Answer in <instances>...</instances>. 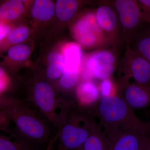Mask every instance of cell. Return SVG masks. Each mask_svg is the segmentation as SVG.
Segmentation results:
<instances>
[{
	"instance_id": "1",
	"label": "cell",
	"mask_w": 150,
	"mask_h": 150,
	"mask_svg": "<svg viewBox=\"0 0 150 150\" xmlns=\"http://www.w3.org/2000/svg\"><path fill=\"white\" fill-rule=\"evenodd\" d=\"M0 110L25 139L41 149H46L56 134H53L50 122L31 104Z\"/></svg>"
},
{
	"instance_id": "2",
	"label": "cell",
	"mask_w": 150,
	"mask_h": 150,
	"mask_svg": "<svg viewBox=\"0 0 150 150\" xmlns=\"http://www.w3.org/2000/svg\"><path fill=\"white\" fill-rule=\"evenodd\" d=\"M27 100L45 116L57 132L64 124L75 104L74 101L56 94L51 85L44 81H36Z\"/></svg>"
},
{
	"instance_id": "3",
	"label": "cell",
	"mask_w": 150,
	"mask_h": 150,
	"mask_svg": "<svg viewBox=\"0 0 150 150\" xmlns=\"http://www.w3.org/2000/svg\"><path fill=\"white\" fill-rule=\"evenodd\" d=\"M87 109L98 119L104 131L134 126L143 122L122 98L117 96L102 97Z\"/></svg>"
},
{
	"instance_id": "4",
	"label": "cell",
	"mask_w": 150,
	"mask_h": 150,
	"mask_svg": "<svg viewBox=\"0 0 150 150\" xmlns=\"http://www.w3.org/2000/svg\"><path fill=\"white\" fill-rule=\"evenodd\" d=\"M96 118L87 108L76 103L70 109L67 120L57 131V150H76L83 144L90 134Z\"/></svg>"
},
{
	"instance_id": "5",
	"label": "cell",
	"mask_w": 150,
	"mask_h": 150,
	"mask_svg": "<svg viewBox=\"0 0 150 150\" xmlns=\"http://www.w3.org/2000/svg\"><path fill=\"white\" fill-rule=\"evenodd\" d=\"M150 125L143 121L137 125L104 131L110 150H143L150 141Z\"/></svg>"
},
{
	"instance_id": "6",
	"label": "cell",
	"mask_w": 150,
	"mask_h": 150,
	"mask_svg": "<svg viewBox=\"0 0 150 150\" xmlns=\"http://www.w3.org/2000/svg\"><path fill=\"white\" fill-rule=\"evenodd\" d=\"M115 58L110 52L101 51L95 53L89 59L88 67L93 77L104 79L114 71Z\"/></svg>"
},
{
	"instance_id": "7",
	"label": "cell",
	"mask_w": 150,
	"mask_h": 150,
	"mask_svg": "<svg viewBox=\"0 0 150 150\" xmlns=\"http://www.w3.org/2000/svg\"><path fill=\"white\" fill-rule=\"evenodd\" d=\"M122 98L133 110L146 108L149 105V93L142 86L127 85L122 92Z\"/></svg>"
},
{
	"instance_id": "8",
	"label": "cell",
	"mask_w": 150,
	"mask_h": 150,
	"mask_svg": "<svg viewBox=\"0 0 150 150\" xmlns=\"http://www.w3.org/2000/svg\"><path fill=\"white\" fill-rule=\"evenodd\" d=\"M120 20L124 27L134 28L139 20V12L136 3L131 0H118L115 3Z\"/></svg>"
},
{
	"instance_id": "9",
	"label": "cell",
	"mask_w": 150,
	"mask_h": 150,
	"mask_svg": "<svg viewBox=\"0 0 150 150\" xmlns=\"http://www.w3.org/2000/svg\"><path fill=\"white\" fill-rule=\"evenodd\" d=\"M76 97L77 102L76 103L78 106L83 108H89L99 100V90L92 82L84 81L78 85L76 90Z\"/></svg>"
},
{
	"instance_id": "10",
	"label": "cell",
	"mask_w": 150,
	"mask_h": 150,
	"mask_svg": "<svg viewBox=\"0 0 150 150\" xmlns=\"http://www.w3.org/2000/svg\"><path fill=\"white\" fill-rule=\"evenodd\" d=\"M43 150L25 139L15 128L11 134H0V150Z\"/></svg>"
},
{
	"instance_id": "11",
	"label": "cell",
	"mask_w": 150,
	"mask_h": 150,
	"mask_svg": "<svg viewBox=\"0 0 150 150\" xmlns=\"http://www.w3.org/2000/svg\"><path fill=\"white\" fill-rule=\"evenodd\" d=\"M79 149L81 150H110L107 137L97 120L88 138Z\"/></svg>"
},
{
	"instance_id": "12",
	"label": "cell",
	"mask_w": 150,
	"mask_h": 150,
	"mask_svg": "<svg viewBox=\"0 0 150 150\" xmlns=\"http://www.w3.org/2000/svg\"><path fill=\"white\" fill-rule=\"evenodd\" d=\"M91 20L88 18L81 19L75 24L73 33L76 39L81 45L86 46H91L95 43L96 35L92 32Z\"/></svg>"
},
{
	"instance_id": "13",
	"label": "cell",
	"mask_w": 150,
	"mask_h": 150,
	"mask_svg": "<svg viewBox=\"0 0 150 150\" xmlns=\"http://www.w3.org/2000/svg\"><path fill=\"white\" fill-rule=\"evenodd\" d=\"M63 56L64 61V71L79 72L82 52L78 44L71 43L66 46Z\"/></svg>"
},
{
	"instance_id": "14",
	"label": "cell",
	"mask_w": 150,
	"mask_h": 150,
	"mask_svg": "<svg viewBox=\"0 0 150 150\" xmlns=\"http://www.w3.org/2000/svg\"><path fill=\"white\" fill-rule=\"evenodd\" d=\"M131 75L139 84L147 83L150 79V65L146 59L138 58L134 60L131 67Z\"/></svg>"
},
{
	"instance_id": "15",
	"label": "cell",
	"mask_w": 150,
	"mask_h": 150,
	"mask_svg": "<svg viewBox=\"0 0 150 150\" xmlns=\"http://www.w3.org/2000/svg\"><path fill=\"white\" fill-rule=\"evenodd\" d=\"M47 59L49 63V67L46 71L47 77L51 80L57 79L61 77L64 67L63 55L52 51L48 54Z\"/></svg>"
},
{
	"instance_id": "16",
	"label": "cell",
	"mask_w": 150,
	"mask_h": 150,
	"mask_svg": "<svg viewBox=\"0 0 150 150\" xmlns=\"http://www.w3.org/2000/svg\"><path fill=\"white\" fill-rule=\"evenodd\" d=\"M55 12L54 3L48 0H36L33 4L32 13L34 18L40 21L50 19Z\"/></svg>"
},
{
	"instance_id": "17",
	"label": "cell",
	"mask_w": 150,
	"mask_h": 150,
	"mask_svg": "<svg viewBox=\"0 0 150 150\" xmlns=\"http://www.w3.org/2000/svg\"><path fill=\"white\" fill-rule=\"evenodd\" d=\"M96 20L102 28L108 31H113L117 25V19L115 13L109 7L102 6L97 10Z\"/></svg>"
},
{
	"instance_id": "18",
	"label": "cell",
	"mask_w": 150,
	"mask_h": 150,
	"mask_svg": "<svg viewBox=\"0 0 150 150\" xmlns=\"http://www.w3.org/2000/svg\"><path fill=\"white\" fill-rule=\"evenodd\" d=\"M78 6V3L76 1L58 0L55 7L56 16L62 21H68L74 16Z\"/></svg>"
},
{
	"instance_id": "19",
	"label": "cell",
	"mask_w": 150,
	"mask_h": 150,
	"mask_svg": "<svg viewBox=\"0 0 150 150\" xmlns=\"http://www.w3.org/2000/svg\"><path fill=\"white\" fill-rule=\"evenodd\" d=\"M24 10V6L21 1H7L0 7V18L4 19H13L21 15Z\"/></svg>"
},
{
	"instance_id": "20",
	"label": "cell",
	"mask_w": 150,
	"mask_h": 150,
	"mask_svg": "<svg viewBox=\"0 0 150 150\" xmlns=\"http://www.w3.org/2000/svg\"><path fill=\"white\" fill-rule=\"evenodd\" d=\"M30 54V48L25 44H19L13 46L8 51L9 58L16 61H24L29 57Z\"/></svg>"
},
{
	"instance_id": "21",
	"label": "cell",
	"mask_w": 150,
	"mask_h": 150,
	"mask_svg": "<svg viewBox=\"0 0 150 150\" xmlns=\"http://www.w3.org/2000/svg\"><path fill=\"white\" fill-rule=\"evenodd\" d=\"M79 78V72L63 71L59 79V85L64 89H71L77 84Z\"/></svg>"
},
{
	"instance_id": "22",
	"label": "cell",
	"mask_w": 150,
	"mask_h": 150,
	"mask_svg": "<svg viewBox=\"0 0 150 150\" xmlns=\"http://www.w3.org/2000/svg\"><path fill=\"white\" fill-rule=\"evenodd\" d=\"M29 31L25 26H20L11 31L8 34V39L12 43H18L24 41L28 36Z\"/></svg>"
},
{
	"instance_id": "23",
	"label": "cell",
	"mask_w": 150,
	"mask_h": 150,
	"mask_svg": "<svg viewBox=\"0 0 150 150\" xmlns=\"http://www.w3.org/2000/svg\"><path fill=\"white\" fill-rule=\"evenodd\" d=\"M29 104L26 100L6 96L0 93V110L8 108Z\"/></svg>"
},
{
	"instance_id": "24",
	"label": "cell",
	"mask_w": 150,
	"mask_h": 150,
	"mask_svg": "<svg viewBox=\"0 0 150 150\" xmlns=\"http://www.w3.org/2000/svg\"><path fill=\"white\" fill-rule=\"evenodd\" d=\"M100 90L102 97L113 96L112 95L113 84L112 81L108 78L102 80L100 86Z\"/></svg>"
},
{
	"instance_id": "25",
	"label": "cell",
	"mask_w": 150,
	"mask_h": 150,
	"mask_svg": "<svg viewBox=\"0 0 150 150\" xmlns=\"http://www.w3.org/2000/svg\"><path fill=\"white\" fill-rule=\"evenodd\" d=\"M11 122L0 110V131L11 134L13 131V128H11Z\"/></svg>"
},
{
	"instance_id": "26",
	"label": "cell",
	"mask_w": 150,
	"mask_h": 150,
	"mask_svg": "<svg viewBox=\"0 0 150 150\" xmlns=\"http://www.w3.org/2000/svg\"><path fill=\"white\" fill-rule=\"evenodd\" d=\"M150 38H146L142 39L139 44V49L142 53L149 60H150Z\"/></svg>"
},
{
	"instance_id": "27",
	"label": "cell",
	"mask_w": 150,
	"mask_h": 150,
	"mask_svg": "<svg viewBox=\"0 0 150 150\" xmlns=\"http://www.w3.org/2000/svg\"><path fill=\"white\" fill-rule=\"evenodd\" d=\"M7 84V78L4 70L0 67V93L5 90Z\"/></svg>"
},
{
	"instance_id": "28",
	"label": "cell",
	"mask_w": 150,
	"mask_h": 150,
	"mask_svg": "<svg viewBox=\"0 0 150 150\" xmlns=\"http://www.w3.org/2000/svg\"><path fill=\"white\" fill-rule=\"evenodd\" d=\"M11 30V27L4 23H0V40L5 37Z\"/></svg>"
},
{
	"instance_id": "29",
	"label": "cell",
	"mask_w": 150,
	"mask_h": 150,
	"mask_svg": "<svg viewBox=\"0 0 150 150\" xmlns=\"http://www.w3.org/2000/svg\"><path fill=\"white\" fill-rule=\"evenodd\" d=\"M140 1L145 5L147 6H150V1L149 0H142V1Z\"/></svg>"
},
{
	"instance_id": "30",
	"label": "cell",
	"mask_w": 150,
	"mask_h": 150,
	"mask_svg": "<svg viewBox=\"0 0 150 150\" xmlns=\"http://www.w3.org/2000/svg\"><path fill=\"white\" fill-rule=\"evenodd\" d=\"M143 150H150V141L146 143Z\"/></svg>"
},
{
	"instance_id": "31",
	"label": "cell",
	"mask_w": 150,
	"mask_h": 150,
	"mask_svg": "<svg viewBox=\"0 0 150 150\" xmlns=\"http://www.w3.org/2000/svg\"><path fill=\"white\" fill-rule=\"evenodd\" d=\"M76 150H81L80 149H79V148H78V149H76Z\"/></svg>"
}]
</instances>
